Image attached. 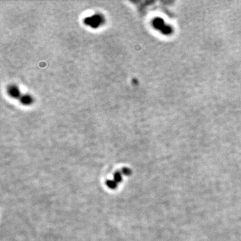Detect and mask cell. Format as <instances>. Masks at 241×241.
I'll use <instances>...</instances> for the list:
<instances>
[{"label":"cell","mask_w":241,"mask_h":241,"mask_svg":"<svg viewBox=\"0 0 241 241\" xmlns=\"http://www.w3.org/2000/svg\"><path fill=\"white\" fill-rule=\"evenodd\" d=\"M84 22L85 24L91 26V28H96L103 24L104 18L101 15L95 14L85 18Z\"/></svg>","instance_id":"6da1fadb"},{"label":"cell","mask_w":241,"mask_h":241,"mask_svg":"<svg viewBox=\"0 0 241 241\" xmlns=\"http://www.w3.org/2000/svg\"><path fill=\"white\" fill-rule=\"evenodd\" d=\"M7 92L9 93L10 96L13 97V98H20L22 96L19 88L15 85L10 86L7 88Z\"/></svg>","instance_id":"7a4b0ae2"},{"label":"cell","mask_w":241,"mask_h":241,"mask_svg":"<svg viewBox=\"0 0 241 241\" xmlns=\"http://www.w3.org/2000/svg\"><path fill=\"white\" fill-rule=\"evenodd\" d=\"M20 101L22 104H26V105H29V104H32L33 101V99L31 97V96L28 95H22L20 98Z\"/></svg>","instance_id":"3957f363"},{"label":"cell","mask_w":241,"mask_h":241,"mask_svg":"<svg viewBox=\"0 0 241 241\" xmlns=\"http://www.w3.org/2000/svg\"><path fill=\"white\" fill-rule=\"evenodd\" d=\"M107 185L111 189H115L116 187V185H117V183L115 181H107Z\"/></svg>","instance_id":"277c9868"},{"label":"cell","mask_w":241,"mask_h":241,"mask_svg":"<svg viewBox=\"0 0 241 241\" xmlns=\"http://www.w3.org/2000/svg\"><path fill=\"white\" fill-rule=\"evenodd\" d=\"M115 181L116 183H119L121 181V175H120V172H116L115 175Z\"/></svg>","instance_id":"5b68a950"},{"label":"cell","mask_w":241,"mask_h":241,"mask_svg":"<svg viewBox=\"0 0 241 241\" xmlns=\"http://www.w3.org/2000/svg\"><path fill=\"white\" fill-rule=\"evenodd\" d=\"M123 173L125 175H129L131 174V170L128 168H124L123 169Z\"/></svg>","instance_id":"8992f818"}]
</instances>
